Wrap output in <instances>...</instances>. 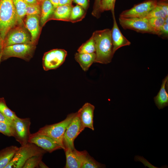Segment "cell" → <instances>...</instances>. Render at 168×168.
<instances>
[{"mask_svg":"<svg viewBox=\"0 0 168 168\" xmlns=\"http://www.w3.org/2000/svg\"><path fill=\"white\" fill-rule=\"evenodd\" d=\"M38 168H48V167L41 161L39 163Z\"/></svg>","mask_w":168,"mask_h":168,"instance_id":"obj_42","label":"cell"},{"mask_svg":"<svg viewBox=\"0 0 168 168\" xmlns=\"http://www.w3.org/2000/svg\"><path fill=\"white\" fill-rule=\"evenodd\" d=\"M30 119L28 118L21 119L18 117L13 121L12 129L13 137L21 146L28 142L30 134Z\"/></svg>","mask_w":168,"mask_h":168,"instance_id":"obj_9","label":"cell"},{"mask_svg":"<svg viewBox=\"0 0 168 168\" xmlns=\"http://www.w3.org/2000/svg\"><path fill=\"white\" fill-rule=\"evenodd\" d=\"M156 5L161 8L168 15V0H157Z\"/></svg>","mask_w":168,"mask_h":168,"instance_id":"obj_34","label":"cell"},{"mask_svg":"<svg viewBox=\"0 0 168 168\" xmlns=\"http://www.w3.org/2000/svg\"><path fill=\"white\" fill-rule=\"evenodd\" d=\"M0 132L9 137H13L11 128L7 124L2 122H0Z\"/></svg>","mask_w":168,"mask_h":168,"instance_id":"obj_32","label":"cell"},{"mask_svg":"<svg viewBox=\"0 0 168 168\" xmlns=\"http://www.w3.org/2000/svg\"><path fill=\"white\" fill-rule=\"evenodd\" d=\"M35 47V44H15L5 47L2 49L1 61L12 57L28 61L32 57Z\"/></svg>","mask_w":168,"mask_h":168,"instance_id":"obj_5","label":"cell"},{"mask_svg":"<svg viewBox=\"0 0 168 168\" xmlns=\"http://www.w3.org/2000/svg\"><path fill=\"white\" fill-rule=\"evenodd\" d=\"M73 0H59L58 6L72 4Z\"/></svg>","mask_w":168,"mask_h":168,"instance_id":"obj_38","label":"cell"},{"mask_svg":"<svg viewBox=\"0 0 168 168\" xmlns=\"http://www.w3.org/2000/svg\"><path fill=\"white\" fill-rule=\"evenodd\" d=\"M167 16H168V15L161 8L156 5L144 18L147 19L158 17L165 18Z\"/></svg>","mask_w":168,"mask_h":168,"instance_id":"obj_30","label":"cell"},{"mask_svg":"<svg viewBox=\"0 0 168 168\" xmlns=\"http://www.w3.org/2000/svg\"><path fill=\"white\" fill-rule=\"evenodd\" d=\"M96 51L95 43L92 36L88 40L83 43L77 50L78 53H95Z\"/></svg>","mask_w":168,"mask_h":168,"instance_id":"obj_26","label":"cell"},{"mask_svg":"<svg viewBox=\"0 0 168 168\" xmlns=\"http://www.w3.org/2000/svg\"><path fill=\"white\" fill-rule=\"evenodd\" d=\"M13 2L20 22L22 25L27 4L24 0H13Z\"/></svg>","mask_w":168,"mask_h":168,"instance_id":"obj_24","label":"cell"},{"mask_svg":"<svg viewBox=\"0 0 168 168\" xmlns=\"http://www.w3.org/2000/svg\"><path fill=\"white\" fill-rule=\"evenodd\" d=\"M158 35L164 38L168 37V24L165 23L161 28Z\"/></svg>","mask_w":168,"mask_h":168,"instance_id":"obj_35","label":"cell"},{"mask_svg":"<svg viewBox=\"0 0 168 168\" xmlns=\"http://www.w3.org/2000/svg\"><path fill=\"white\" fill-rule=\"evenodd\" d=\"M41 5L39 3L27 4L26 9V15H36L40 16Z\"/></svg>","mask_w":168,"mask_h":168,"instance_id":"obj_29","label":"cell"},{"mask_svg":"<svg viewBox=\"0 0 168 168\" xmlns=\"http://www.w3.org/2000/svg\"><path fill=\"white\" fill-rule=\"evenodd\" d=\"M0 122H3L7 124L12 129L13 126V121L7 118L0 112Z\"/></svg>","mask_w":168,"mask_h":168,"instance_id":"obj_36","label":"cell"},{"mask_svg":"<svg viewBox=\"0 0 168 168\" xmlns=\"http://www.w3.org/2000/svg\"><path fill=\"white\" fill-rule=\"evenodd\" d=\"M165 23L168 24V16L165 18Z\"/></svg>","mask_w":168,"mask_h":168,"instance_id":"obj_43","label":"cell"},{"mask_svg":"<svg viewBox=\"0 0 168 168\" xmlns=\"http://www.w3.org/2000/svg\"><path fill=\"white\" fill-rule=\"evenodd\" d=\"M3 49V40L0 34V63L1 62V58Z\"/></svg>","mask_w":168,"mask_h":168,"instance_id":"obj_39","label":"cell"},{"mask_svg":"<svg viewBox=\"0 0 168 168\" xmlns=\"http://www.w3.org/2000/svg\"><path fill=\"white\" fill-rule=\"evenodd\" d=\"M21 25L13 0H0V34L3 41L10 29Z\"/></svg>","mask_w":168,"mask_h":168,"instance_id":"obj_2","label":"cell"},{"mask_svg":"<svg viewBox=\"0 0 168 168\" xmlns=\"http://www.w3.org/2000/svg\"><path fill=\"white\" fill-rule=\"evenodd\" d=\"M96 44V58L95 63L107 64L112 60L113 45L111 37V30L105 29L97 30L92 36Z\"/></svg>","mask_w":168,"mask_h":168,"instance_id":"obj_1","label":"cell"},{"mask_svg":"<svg viewBox=\"0 0 168 168\" xmlns=\"http://www.w3.org/2000/svg\"><path fill=\"white\" fill-rule=\"evenodd\" d=\"M74 58L82 70L86 71L88 70L92 64L95 62L96 54L95 53H85L78 52L75 54Z\"/></svg>","mask_w":168,"mask_h":168,"instance_id":"obj_17","label":"cell"},{"mask_svg":"<svg viewBox=\"0 0 168 168\" xmlns=\"http://www.w3.org/2000/svg\"><path fill=\"white\" fill-rule=\"evenodd\" d=\"M81 161V168H104L105 166L96 161L88 154L86 151L77 150Z\"/></svg>","mask_w":168,"mask_h":168,"instance_id":"obj_16","label":"cell"},{"mask_svg":"<svg viewBox=\"0 0 168 168\" xmlns=\"http://www.w3.org/2000/svg\"><path fill=\"white\" fill-rule=\"evenodd\" d=\"M101 0H95L92 15L97 18H99L101 15L100 11V2Z\"/></svg>","mask_w":168,"mask_h":168,"instance_id":"obj_33","label":"cell"},{"mask_svg":"<svg viewBox=\"0 0 168 168\" xmlns=\"http://www.w3.org/2000/svg\"><path fill=\"white\" fill-rule=\"evenodd\" d=\"M157 0H146L123 11L119 17L144 18L157 5Z\"/></svg>","mask_w":168,"mask_h":168,"instance_id":"obj_11","label":"cell"},{"mask_svg":"<svg viewBox=\"0 0 168 168\" xmlns=\"http://www.w3.org/2000/svg\"><path fill=\"white\" fill-rule=\"evenodd\" d=\"M168 80V76L163 80L160 91L154 98L156 105L159 109H162L168 105V94L165 86Z\"/></svg>","mask_w":168,"mask_h":168,"instance_id":"obj_20","label":"cell"},{"mask_svg":"<svg viewBox=\"0 0 168 168\" xmlns=\"http://www.w3.org/2000/svg\"><path fill=\"white\" fill-rule=\"evenodd\" d=\"M72 7V4L58 6L55 8L51 20L54 19L69 21Z\"/></svg>","mask_w":168,"mask_h":168,"instance_id":"obj_21","label":"cell"},{"mask_svg":"<svg viewBox=\"0 0 168 168\" xmlns=\"http://www.w3.org/2000/svg\"><path fill=\"white\" fill-rule=\"evenodd\" d=\"M18 149L17 146H12L0 151V168H5L11 161Z\"/></svg>","mask_w":168,"mask_h":168,"instance_id":"obj_22","label":"cell"},{"mask_svg":"<svg viewBox=\"0 0 168 168\" xmlns=\"http://www.w3.org/2000/svg\"><path fill=\"white\" fill-rule=\"evenodd\" d=\"M41 7L40 22L41 26H43L51 20L55 8L49 0L44 1L41 4Z\"/></svg>","mask_w":168,"mask_h":168,"instance_id":"obj_18","label":"cell"},{"mask_svg":"<svg viewBox=\"0 0 168 168\" xmlns=\"http://www.w3.org/2000/svg\"><path fill=\"white\" fill-rule=\"evenodd\" d=\"M67 52L63 49H54L45 53L42 59L44 69L46 71L55 69L64 62Z\"/></svg>","mask_w":168,"mask_h":168,"instance_id":"obj_7","label":"cell"},{"mask_svg":"<svg viewBox=\"0 0 168 168\" xmlns=\"http://www.w3.org/2000/svg\"><path fill=\"white\" fill-rule=\"evenodd\" d=\"M119 22L124 29H130L142 33L155 34L145 18L119 17Z\"/></svg>","mask_w":168,"mask_h":168,"instance_id":"obj_10","label":"cell"},{"mask_svg":"<svg viewBox=\"0 0 168 168\" xmlns=\"http://www.w3.org/2000/svg\"><path fill=\"white\" fill-rule=\"evenodd\" d=\"M44 0H37L38 3L41 5L42 2Z\"/></svg>","mask_w":168,"mask_h":168,"instance_id":"obj_44","label":"cell"},{"mask_svg":"<svg viewBox=\"0 0 168 168\" xmlns=\"http://www.w3.org/2000/svg\"><path fill=\"white\" fill-rule=\"evenodd\" d=\"M73 2L77 5L82 7L86 10L89 7V0H73Z\"/></svg>","mask_w":168,"mask_h":168,"instance_id":"obj_37","label":"cell"},{"mask_svg":"<svg viewBox=\"0 0 168 168\" xmlns=\"http://www.w3.org/2000/svg\"><path fill=\"white\" fill-rule=\"evenodd\" d=\"M27 4H33L39 3L37 0H24Z\"/></svg>","mask_w":168,"mask_h":168,"instance_id":"obj_40","label":"cell"},{"mask_svg":"<svg viewBox=\"0 0 168 168\" xmlns=\"http://www.w3.org/2000/svg\"><path fill=\"white\" fill-rule=\"evenodd\" d=\"M77 150L70 148H66L64 151L66 156L65 168H81V163Z\"/></svg>","mask_w":168,"mask_h":168,"instance_id":"obj_19","label":"cell"},{"mask_svg":"<svg viewBox=\"0 0 168 168\" xmlns=\"http://www.w3.org/2000/svg\"><path fill=\"white\" fill-rule=\"evenodd\" d=\"M43 156H35L30 158L26 162L22 168H38L39 163L42 161Z\"/></svg>","mask_w":168,"mask_h":168,"instance_id":"obj_28","label":"cell"},{"mask_svg":"<svg viewBox=\"0 0 168 168\" xmlns=\"http://www.w3.org/2000/svg\"><path fill=\"white\" fill-rule=\"evenodd\" d=\"M0 112L12 121L18 117L7 106L3 98H0Z\"/></svg>","mask_w":168,"mask_h":168,"instance_id":"obj_27","label":"cell"},{"mask_svg":"<svg viewBox=\"0 0 168 168\" xmlns=\"http://www.w3.org/2000/svg\"><path fill=\"white\" fill-rule=\"evenodd\" d=\"M28 142L34 144L49 153L62 149L56 142L50 138L38 134L36 132L30 134Z\"/></svg>","mask_w":168,"mask_h":168,"instance_id":"obj_12","label":"cell"},{"mask_svg":"<svg viewBox=\"0 0 168 168\" xmlns=\"http://www.w3.org/2000/svg\"><path fill=\"white\" fill-rule=\"evenodd\" d=\"M86 14V10L80 6L77 5L72 7L69 21L75 23L82 20Z\"/></svg>","mask_w":168,"mask_h":168,"instance_id":"obj_23","label":"cell"},{"mask_svg":"<svg viewBox=\"0 0 168 168\" xmlns=\"http://www.w3.org/2000/svg\"><path fill=\"white\" fill-rule=\"evenodd\" d=\"M40 17L36 15H27L25 20V26L30 33L32 42L35 44L40 33Z\"/></svg>","mask_w":168,"mask_h":168,"instance_id":"obj_15","label":"cell"},{"mask_svg":"<svg viewBox=\"0 0 168 168\" xmlns=\"http://www.w3.org/2000/svg\"><path fill=\"white\" fill-rule=\"evenodd\" d=\"M95 106L89 103H85L77 112L82 126L94 130V111Z\"/></svg>","mask_w":168,"mask_h":168,"instance_id":"obj_14","label":"cell"},{"mask_svg":"<svg viewBox=\"0 0 168 168\" xmlns=\"http://www.w3.org/2000/svg\"><path fill=\"white\" fill-rule=\"evenodd\" d=\"M115 1L116 0H101L100 7V13L106 11L114 10Z\"/></svg>","mask_w":168,"mask_h":168,"instance_id":"obj_31","label":"cell"},{"mask_svg":"<svg viewBox=\"0 0 168 168\" xmlns=\"http://www.w3.org/2000/svg\"><path fill=\"white\" fill-rule=\"evenodd\" d=\"M147 20L148 23L155 34L158 35L160 29L165 23V18L160 17H153Z\"/></svg>","mask_w":168,"mask_h":168,"instance_id":"obj_25","label":"cell"},{"mask_svg":"<svg viewBox=\"0 0 168 168\" xmlns=\"http://www.w3.org/2000/svg\"><path fill=\"white\" fill-rule=\"evenodd\" d=\"M54 7L56 8L58 6L59 0H49Z\"/></svg>","mask_w":168,"mask_h":168,"instance_id":"obj_41","label":"cell"},{"mask_svg":"<svg viewBox=\"0 0 168 168\" xmlns=\"http://www.w3.org/2000/svg\"><path fill=\"white\" fill-rule=\"evenodd\" d=\"M46 152L36 145L28 142L19 147L11 161L5 168H22L29 158L35 156L43 155Z\"/></svg>","mask_w":168,"mask_h":168,"instance_id":"obj_3","label":"cell"},{"mask_svg":"<svg viewBox=\"0 0 168 168\" xmlns=\"http://www.w3.org/2000/svg\"><path fill=\"white\" fill-rule=\"evenodd\" d=\"M76 114V112L68 114L63 120L55 124L46 125L40 128L36 133L50 138L64 150L63 142L64 134Z\"/></svg>","mask_w":168,"mask_h":168,"instance_id":"obj_4","label":"cell"},{"mask_svg":"<svg viewBox=\"0 0 168 168\" xmlns=\"http://www.w3.org/2000/svg\"><path fill=\"white\" fill-rule=\"evenodd\" d=\"M21 44H34L30 34L21 25L16 26L8 31L3 41V48L12 45Z\"/></svg>","mask_w":168,"mask_h":168,"instance_id":"obj_6","label":"cell"},{"mask_svg":"<svg viewBox=\"0 0 168 168\" xmlns=\"http://www.w3.org/2000/svg\"><path fill=\"white\" fill-rule=\"evenodd\" d=\"M84 129L82 124L78 113L77 112L64 134L63 142L65 149L68 147L72 150L75 148L74 143V140Z\"/></svg>","mask_w":168,"mask_h":168,"instance_id":"obj_8","label":"cell"},{"mask_svg":"<svg viewBox=\"0 0 168 168\" xmlns=\"http://www.w3.org/2000/svg\"><path fill=\"white\" fill-rule=\"evenodd\" d=\"M113 19V25L111 30V37L113 45V54L120 48L130 45L131 43L122 34L116 21L114 10L111 11Z\"/></svg>","mask_w":168,"mask_h":168,"instance_id":"obj_13","label":"cell"}]
</instances>
